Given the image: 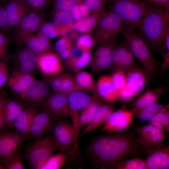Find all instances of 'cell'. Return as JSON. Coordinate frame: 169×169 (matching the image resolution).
Segmentation results:
<instances>
[{"instance_id":"8d00e7d4","label":"cell","mask_w":169,"mask_h":169,"mask_svg":"<svg viewBox=\"0 0 169 169\" xmlns=\"http://www.w3.org/2000/svg\"><path fill=\"white\" fill-rule=\"evenodd\" d=\"M49 17L50 22L54 23L72 28L74 23L69 12L59 10L54 7Z\"/></svg>"},{"instance_id":"4fadbf2b","label":"cell","mask_w":169,"mask_h":169,"mask_svg":"<svg viewBox=\"0 0 169 169\" xmlns=\"http://www.w3.org/2000/svg\"><path fill=\"white\" fill-rule=\"evenodd\" d=\"M138 135L136 138L138 143L144 147L159 148L164 146L166 136L164 132L150 124L137 126L135 128Z\"/></svg>"},{"instance_id":"94428289","label":"cell","mask_w":169,"mask_h":169,"mask_svg":"<svg viewBox=\"0 0 169 169\" xmlns=\"http://www.w3.org/2000/svg\"><path fill=\"white\" fill-rule=\"evenodd\" d=\"M51 3H52L54 0H49Z\"/></svg>"},{"instance_id":"f35d334b","label":"cell","mask_w":169,"mask_h":169,"mask_svg":"<svg viewBox=\"0 0 169 169\" xmlns=\"http://www.w3.org/2000/svg\"><path fill=\"white\" fill-rule=\"evenodd\" d=\"M164 105L158 102L139 109L135 116L141 122L148 121L156 114L160 112V108Z\"/></svg>"},{"instance_id":"836d02e7","label":"cell","mask_w":169,"mask_h":169,"mask_svg":"<svg viewBox=\"0 0 169 169\" xmlns=\"http://www.w3.org/2000/svg\"><path fill=\"white\" fill-rule=\"evenodd\" d=\"M73 30L71 28L56 25L45 20L41 25L37 33L48 38H54L64 35Z\"/></svg>"},{"instance_id":"277c9868","label":"cell","mask_w":169,"mask_h":169,"mask_svg":"<svg viewBox=\"0 0 169 169\" xmlns=\"http://www.w3.org/2000/svg\"><path fill=\"white\" fill-rule=\"evenodd\" d=\"M58 151L51 131L33 139L26 148L25 158L30 168L39 169L51 155Z\"/></svg>"},{"instance_id":"7dc6e473","label":"cell","mask_w":169,"mask_h":169,"mask_svg":"<svg viewBox=\"0 0 169 169\" xmlns=\"http://www.w3.org/2000/svg\"><path fill=\"white\" fill-rule=\"evenodd\" d=\"M161 49L162 52L164 60L160 69L163 73L169 67V31L166 34L164 44Z\"/></svg>"},{"instance_id":"f1b7e54d","label":"cell","mask_w":169,"mask_h":169,"mask_svg":"<svg viewBox=\"0 0 169 169\" xmlns=\"http://www.w3.org/2000/svg\"><path fill=\"white\" fill-rule=\"evenodd\" d=\"M114 111L111 104H103L98 109L93 118L79 135H85L104 125Z\"/></svg>"},{"instance_id":"91938a15","label":"cell","mask_w":169,"mask_h":169,"mask_svg":"<svg viewBox=\"0 0 169 169\" xmlns=\"http://www.w3.org/2000/svg\"><path fill=\"white\" fill-rule=\"evenodd\" d=\"M4 169V168L2 165H1L0 163V169Z\"/></svg>"},{"instance_id":"e0dca14e","label":"cell","mask_w":169,"mask_h":169,"mask_svg":"<svg viewBox=\"0 0 169 169\" xmlns=\"http://www.w3.org/2000/svg\"><path fill=\"white\" fill-rule=\"evenodd\" d=\"M54 120L49 114L42 109L34 118L26 137V140L42 136L52 130Z\"/></svg>"},{"instance_id":"4316f807","label":"cell","mask_w":169,"mask_h":169,"mask_svg":"<svg viewBox=\"0 0 169 169\" xmlns=\"http://www.w3.org/2000/svg\"><path fill=\"white\" fill-rule=\"evenodd\" d=\"M25 106L18 99H12L7 97L3 104V121L5 129L13 128V124L15 118Z\"/></svg>"},{"instance_id":"d6986e66","label":"cell","mask_w":169,"mask_h":169,"mask_svg":"<svg viewBox=\"0 0 169 169\" xmlns=\"http://www.w3.org/2000/svg\"><path fill=\"white\" fill-rule=\"evenodd\" d=\"M4 2L9 26L14 31L22 19L32 10L22 0H6Z\"/></svg>"},{"instance_id":"8992f818","label":"cell","mask_w":169,"mask_h":169,"mask_svg":"<svg viewBox=\"0 0 169 169\" xmlns=\"http://www.w3.org/2000/svg\"><path fill=\"white\" fill-rule=\"evenodd\" d=\"M51 131L59 151L69 153L70 156L77 149L79 136L73 123L63 118L54 120Z\"/></svg>"},{"instance_id":"74e56055","label":"cell","mask_w":169,"mask_h":169,"mask_svg":"<svg viewBox=\"0 0 169 169\" xmlns=\"http://www.w3.org/2000/svg\"><path fill=\"white\" fill-rule=\"evenodd\" d=\"M69 153L60 151L53 154L45 162L39 169H59L62 168L69 158Z\"/></svg>"},{"instance_id":"2e32d148","label":"cell","mask_w":169,"mask_h":169,"mask_svg":"<svg viewBox=\"0 0 169 169\" xmlns=\"http://www.w3.org/2000/svg\"><path fill=\"white\" fill-rule=\"evenodd\" d=\"M37 55L27 49L19 47L12 57L14 70L32 74L36 67Z\"/></svg>"},{"instance_id":"b9f144b4","label":"cell","mask_w":169,"mask_h":169,"mask_svg":"<svg viewBox=\"0 0 169 169\" xmlns=\"http://www.w3.org/2000/svg\"><path fill=\"white\" fill-rule=\"evenodd\" d=\"M4 168L23 169L24 167L22 160L20 152L17 150L10 156L3 161Z\"/></svg>"},{"instance_id":"5b68a950","label":"cell","mask_w":169,"mask_h":169,"mask_svg":"<svg viewBox=\"0 0 169 169\" xmlns=\"http://www.w3.org/2000/svg\"><path fill=\"white\" fill-rule=\"evenodd\" d=\"M108 10L119 17L124 24H133L144 17L151 4L144 0H107Z\"/></svg>"},{"instance_id":"5bb4252c","label":"cell","mask_w":169,"mask_h":169,"mask_svg":"<svg viewBox=\"0 0 169 169\" xmlns=\"http://www.w3.org/2000/svg\"><path fill=\"white\" fill-rule=\"evenodd\" d=\"M116 44L115 40L98 46L94 52L90 62L93 71L99 73L110 67L112 54Z\"/></svg>"},{"instance_id":"ba28073f","label":"cell","mask_w":169,"mask_h":169,"mask_svg":"<svg viewBox=\"0 0 169 169\" xmlns=\"http://www.w3.org/2000/svg\"><path fill=\"white\" fill-rule=\"evenodd\" d=\"M53 91L46 82L43 80H35L22 93L17 95L18 100L25 106L34 108L41 105Z\"/></svg>"},{"instance_id":"3957f363","label":"cell","mask_w":169,"mask_h":169,"mask_svg":"<svg viewBox=\"0 0 169 169\" xmlns=\"http://www.w3.org/2000/svg\"><path fill=\"white\" fill-rule=\"evenodd\" d=\"M120 33L123 35L134 56L143 67L149 80L155 78L161 66L153 57L148 46L137 29L132 24H124Z\"/></svg>"},{"instance_id":"52a82bcc","label":"cell","mask_w":169,"mask_h":169,"mask_svg":"<svg viewBox=\"0 0 169 169\" xmlns=\"http://www.w3.org/2000/svg\"><path fill=\"white\" fill-rule=\"evenodd\" d=\"M124 24L123 21L117 15L106 11L95 30L94 36L95 44L99 46L115 40Z\"/></svg>"},{"instance_id":"11a10c76","label":"cell","mask_w":169,"mask_h":169,"mask_svg":"<svg viewBox=\"0 0 169 169\" xmlns=\"http://www.w3.org/2000/svg\"><path fill=\"white\" fill-rule=\"evenodd\" d=\"M7 93L3 91H0V131L5 129L3 113V104L5 99L7 97Z\"/></svg>"},{"instance_id":"e575fe53","label":"cell","mask_w":169,"mask_h":169,"mask_svg":"<svg viewBox=\"0 0 169 169\" xmlns=\"http://www.w3.org/2000/svg\"><path fill=\"white\" fill-rule=\"evenodd\" d=\"M76 84V90L86 92L92 91L96 92V83L91 74L84 71L76 72L74 77Z\"/></svg>"},{"instance_id":"9c48e42d","label":"cell","mask_w":169,"mask_h":169,"mask_svg":"<svg viewBox=\"0 0 169 169\" xmlns=\"http://www.w3.org/2000/svg\"><path fill=\"white\" fill-rule=\"evenodd\" d=\"M46 18L44 12L32 10L22 19L13 34L14 42L18 46L26 36L38 32Z\"/></svg>"},{"instance_id":"ab89813d","label":"cell","mask_w":169,"mask_h":169,"mask_svg":"<svg viewBox=\"0 0 169 169\" xmlns=\"http://www.w3.org/2000/svg\"><path fill=\"white\" fill-rule=\"evenodd\" d=\"M114 169H148V168L145 161L137 157L119 161Z\"/></svg>"},{"instance_id":"cb8c5ba5","label":"cell","mask_w":169,"mask_h":169,"mask_svg":"<svg viewBox=\"0 0 169 169\" xmlns=\"http://www.w3.org/2000/svg\"><path fill=\"white\" fill-rule=\"evenodd\" d=\"M38 111L37 109L25 106L18 114L13 124V128L26 140L32 121Z\"/></svg>"},{"instance_id":"7bdbcfd3","label":"cell","mask_w":169,"mask_h":169,"mask_svg":"<svg viewBox=\"0 0 169 169\" xmlns=\"http://www.w3.org/2000/svg\"><path fill=\"white\" fill-rule=\"evenodd\" d=\"M11 55L7 54L0 59V91L9 78L8 63Z\"/></svg>"},{"instance_id":"6f0895ef","label":"cell","mask_w":169,"mask_h":169,"mask_svg":"<svg viewBox=\"0 0 169 169\" xmlns=\"http://www.w3.org/2000/svg\"><path fill=\"white\" fill-rule=\"evenodd\" d=\"M83 18L89 16L91 12L85 4L81 1L78 4Z\"/></svg>"},{"instance_id":"681fc988","label":"cell","mask_w":169,"mask_h":169,"mask_svg":"<svg viewBox=\"0 0 169 169\" xmlns=\"http://www.w3.org/2000/svg\"><path fill=\"white\" fill-rule=\"evenodd\" d=\"M111 76L114 84L118 90L126 85V72L123 70L115 71Z\"/></svg>"},{"instance_id":"83f0119b","label":"cell","mask_w":169,"mask_h":169,"mask_svg":"<svg viewBox=\"0 0 169 169\" xmlns=\"http://www.w3.org/2000/svg\"><path fill=\"white\" fill-rule=\"evenodd\" d=\"M126 85L136 95L144 90L147 78L143 69L138 65L126 72Z\"/></svg>"},{"instance_id":"d590c367","label":"cell","mask_w":169,"mask_h":169,"mask_svg":"<svg viewBox=\"0 0 169 169\" xmlns=\"http://www.w3.org/2000/svg\"><path fill=\"white\" fill-rule=\"evenodd\" d=\"M92 56L91 51L82 52L81 54L79 56L72 55L65 64L68 68L76 73L90 63Z\"/></svg>"},{"instance_id":"816d5d0a","label":"cell","mask_w":169,"mask_h":169,"mask_svg":"<svg viewBox=\"0 0 169 169\" xmlns=\"http://www.w3.org/2000/svg\"><path fill=\"white\" fill-rule=\"evenodd\" d=\"M9 44L8 36L0 31V59L7 54Z\"/></svg>"},{"instance_id":"f5cc1de1","label":"cell","mask_w":169,"mask_h":169,"mask_svg":"<svg viewBox=\"0 0 169 169\" xmlns=\"http://www.w3.org/2000/svg\"><path fill=\"white\" fill-rule=\"evenodd\" d=\"M166 111L158 113L155 114L148 121L149 124L165 132V129L162 124L161 121L162 117Z\"/></svg>"},{"instance_id":"ee69618b","label":"cell","mask_w":169,"mask_h":169,"mask_svg":"<svg viewBox=\"0 0 169 169\" xmlns=\"http://www.w3.org/2000/svg\"><path fill=\"white\" fill-rule=\"evenodd\" d=\"M0 31L8 36L12 32L8 24L5 8L3 2H0Z\"/></svg>"},{"instance_id":"9f6ffc18","label":"cell","mask_w":169,"mask_h":169,"mask_svg":"<svg viewBox=\"0 0 169 169\" xmlns=\"http://www.w3.org/2000/svg\"><path fill=\"white\" fill-rule=\"evenodd\" d=\"M70 12L74 23L79 21L83 18L78 4L74 6L72 8Z\"/></svg>"},{"instance_id":"c3c4849f","label":"cell","mask_w":169,"mask_h":169,"mask_svg":"<svg viewBox=\"0 0 169 169\" xmlns=\"http://www.w3.org/2000/svg\"><path fill=\"white\" fill-rule=\"evenodd\" d=\"M81 0H54L52 3L53 7L61 10L69 12L75 5Z\"/></svg>"},{"instance_id":"7c38bea8","label":"cell","mask_w":169,"mask_h":169,"mask_svg":"<svg viewBox=\"0 0 169 169\" xmlns=\"http://www.w3.org/2000/svg\"><path fill=\"white\" fill-rule=\"evenodd\" d=\"M137 111L133 109H125L113 111L107 122L98 132H116L126 129L132 124Z\"/></svg>"},{"instance_id":"6125c7cd","label":"cell","mask_w":169,"mask_h":169,"mask_svg":"<svg viewBox=\"0 0 169 169\" xmlns=\"http://www.w3.org/2000/svg\"><path fill=\"white\" fill-rule=\"evenodd\" d=\"M5 0H0V2H4Z\"/></svg>"},{"instance_id":"484cf974","label":"cell","mask_w":169,"mask_h":169,"mask_svg":"<svg viewBox=\"0 0 169 169\" xmlns=\"http://www.w3.org/2000/svg\"><path fill=\"white\" fill-rule=\"evenodd\" d=\"M96 90L99 96L110 103L118 100V90L114 84L111 76L100 77L96 84Z\"/></svg>"},{"instance_id":"4dcf8cb0","label":"cell","mask_w":169,"mask_h":169,"mask_svg":"<svg viewBox=\"0 0 169 169\" xmlns=\"http://www.w3.org/2000/svg\"><path fill=\"white\" fill-rule=\"evenodd\" d=\"M106 12L105 10L91 13L89 16L74 23L72 26L73 30L82 33H90L95 31Z\"/></svg>"},{"instance_id":"d4e9b609","label":"cell","mask_w":169,"mask_h":169,"mask_svg":"<svg viewBox=\"0 0 169 169\" xmlns=\"http://www.w3.org/2000/svg\"><path fill=\"white\" fill-rule=\"evenodd\" d=\"M35 80L32 74L14 70L9 77L7 86L13 93L18 95L23 92Z\"/></svg>"},{"instance_id":"680465c9","label":"cell","mask_w":169,"mask_h":169,"mask_svg":"<svg viewBox=\"0 0 169 169\" xmlns=\"http://www.w3.org/2000/svg\"><path fill=\"white\" fill-rule=\"evenodd\" d=\"M161 122L164 127L165 132L169 131V111H166L163 115L161 120Z\"/></svg>"},{"instance_id":"db71d44e","label":"cell","mask_w":169,"mask_h":169,"mask_svg":"<svg viewBox=\"0 0 169 169\" xmlns=\"http://www.w3.org/2000/svg\"><path fill=\"white\" fill-rule=\"evenodd\" d=\"M155 5L162 7L165 15L169 18V0H144Z\"/></svg>"},{"instance_id":"be15d7a7","label":"cell","mask_w":169,"mask_h":169,"mask_svg":"<svg viewBox=\"0 0 169 169\" xmlns=\"http://www.w3.org/2000/svg\"><path fill=\"white\" fill-rule=\"evenodd\" d=\"M6 0H5V1H6Z\"/></svg>"},{"instance_id":"603a6c76","label":"cell","mask_w":169,"mask_h":169,"mask_svg":"<svg viewBox=\"0 0 169 169\" xmlns=\"http://www.w3.org/2000/svg\"><path fill=\"white\" fill-rule=\"evenodd\" d=\"M18 47H24L37 55L54 51L53 45L49 39L38 33L26 36Z\"/></svg>"},{"instance_id":"f6af8a7d","label":"cell","mask_w":169,"mask_h":169,"mask_svg":"<svg viewBox=\"0 0 169 169\" xmlns=\"http://www.w3.org/2000/svg\"><path fill=\"white\" fill-rule=\"evenodd\" d=\"M32 10L44 12L51 3L49 0H22Z\"/></svg>"},{"instance_id":"44dd1931","label":"cell","mask_w":169,"mask_h":169,"mask_svg":"<svg viewBox=\"0 0 169 169\" xmlns=\"http://www.w3.org/2000/svg\"><path fill=\"white\" fill-rule=\"evenodd\" d=\"M0 131V159L2 161L15 152L24 138L14 129Z\"/></svg>"},{"instance_id":"1f68e13d","label":"cell","mask_w":169,"mask_h":169,"mask_svg":"<svg viewBox=\"0 0 169 169\" xmlns=\"http://www.w3.org/2000/svg\"><path fill=\"white\" fill-rule=\"evenodd\" d=\"M74 46L73 37L66 34L57 40L53 45L55 52L64 63L73 55Z\"/></svg>"},{"instance_id":"6da1fadb","label":"cell","mask_w":169,"mask_h":169,"mask_svg":"<svg viewBox=\"0 0 169 169\" xmlns=\"http://www.w3.org/2000/svg\"><path fill=\"white\" fill-rule=\"evenodd\" d=\"M108 133L94 138L87 147L86 156L93 167L114 169L120 160L145 154V147L136 140V131Z\"/></svg>"},{"instance_id":"60d3db41","label":"cell","mask_w":169,"mask_h":169,"mask_svg":"<svg viewBox=\"0 0 169 169\" xmlns=\"http://www.w3.org/2000/svg\"><path fill=\"white\" fill-rule=\"evenodd\" d=\"M95 44L94 37L91 33H83L77 36L75 42L77 48L81 52L91 51Z\"/></svg>"},{"instance_id":"30bf717a","label":"cell","mask_w":169,"mask_h":169,"mask_svg":"<svg viewBox=\"0 0 169 169\" xmlns=\"http://www.w3.org/2000/svg\"><path fill=\"white\" fill-rule=\"evenodd\" d=\"M53 119L70 117V112L67 95L59 93L52 92L41 105Z\"/></svg>"},{"instance_id":"d6a6232c","label":"cell","mask_w":169,"mask_h":169,"mask_svg":"<svg viewBox=\"0 0 169 169\" xmlns=\"http://www.w3.org/2000/svg\"><path fill=\"white\" fill-rule=\"evenodd\" d=\"M103 104L101 98L96 95L93 99L79 115L78 124L79 129L86 126L91 121L99 108Z\"/></svg>"},{"instance_id":"8fae6325","label":"cell","mask_w":169,"mask_h":169,"mask_svg":"<svg viewBox=\"0 0 169 169\" xmlns=\"http://www.w3.org/2000/svg\"><path fill=\"white\" fill-rule=\"evenodd\" d=\"M137 65L126 41L116 44L112 53L110 68L114 71L121 70L126 72Z\"/></svg>"},{"instance_id":"f907efd6","label":"cell","mask_w":169,"mask_h":169,"mask_svg":"<svg viewBox=\"0 0 169 169\" xmlns=\"http://www.w3.org/2000/svg\"><path fill=\"white\" fill-rule=\"evenodd\" d=\"M136 95L134 92L127 85L118 90V100L124 102L131 100Z\"/></svg>"},{"instance_id":"9a60e30c","label":"cell","mask_w":169,"mask_h":169,"mask_svg":"<svg viewBox=\"0 0 169 169\" xmlns=\"http://www.w3.org/2000/svg\"><path fill=\"white\" fill-rule=\"evenodd\" d=\"M37 64L40 71L48 77L56 75L63 71L64 66L62 61L54 51L38 55Z\"/></svg>"},{"instance_id":"ffe728a7","label":"cell","mask_w":169,"mask_h":169,"mask_svg":"<svg viewBox=\"0 0 169 169\" xmlns=\"http://www.w3.org/2000/svg\"><path fill=\"white\" fill-rule=\"evenodd\" d=\"M145 150L148 169L169 168V145L158 148L145 147Z\"/></svg>"},{"instance_id":"7402d4cb","label":"cell","mask_w":169,"mask_h":169,"mask_svg":"<svg viewBox=\"0 0 169 169\" xmlns=\"http://www.w3.org/2000/svg\"><path fill=\"white\" fill-rule=\"evenodd\" d=\"M42 80L49 84L53 92L68 95L76 90L74 77L69 73L63 72L56 75L45 78Z\"/></svg>"},{"instance_id":"bcb514c9","label":"cell","mask_w":169,"mask_h":169,"mask_svg":"<svg viewBox=\"0 0 169 169\" xmlns=\"http://www.w3.org/2000/svg\"><path fill=\"white\" fill-rule=\"evenodd\" d=\"M90 10L91 13L105 10L107 0H81Z\"/></svg>"},{"instance_id":"f546056e","label":"cell","mask_w":169,"mask_h":169,"mask_svg":"<svg viewBox=\"0 0 169 169\" xmlns=\"http://www.w3.org/2000/svg\"><path fill=\"white\" fill-rule=\"evenodd\" d=\"M165 92L164 89L162 87L151 89L148 87L145 92L132 102V109L137 111L139 109L158 102L159 99Z\"/></svg>"},{"instance_id":"ac0fdd59","label":"cell","mask_w":169,"mask_h":169,"mask_svg":"<svg viewBox=\"0 0 169 169\" xmlns=\"http://www.w3.org/2000/svg\"><path fill=\"white\" fill-rule=\"evenodd\" d=\"M93 96L87 92L79 90H74L67 95L70 110V117L77 132H79L78 124L79 115L78 111L86 108L92 100Z\"/></svg>"},{"instance_id":"7a4b0ae2","label":"cell","mask_w":169,"mask_h":169,"mask_svg":"<svg viewBox=\"0 0 169 169\" xmlns=\"http://www.w3.org/2000/svg\"><path fill=\"white\" fill-rule=\"evenodd\" d=\"M169 18L165 15L162 7L151 4L143 18L132 25L148 46L158 50L161 49L169 31Z\"/></svg>"}]
</instances>
